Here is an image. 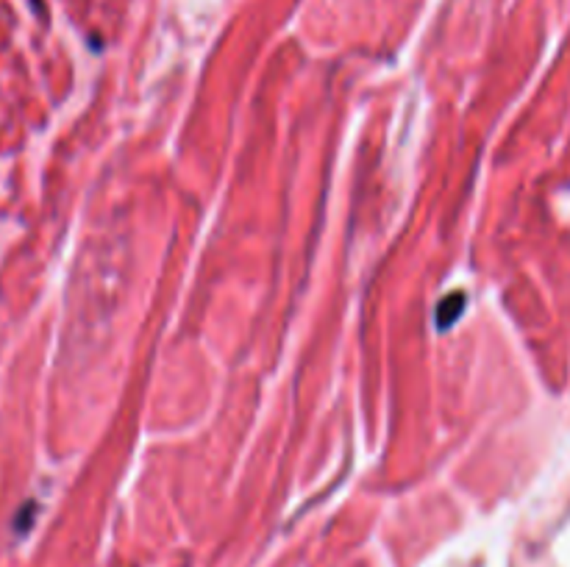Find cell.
<instances>
[{
	"label": "cell",
	"mask_w": 570,
	"mask_h": 567,
	"mask_svg": "<svg viewBox=\"0 0 570 567\" xmlns=\"http://www.w3.org/2000/svg\"><path fill=\"white\" fill-rule=\"evenodd\" d=\"M462 303H465V295L462 292H454V295H448L443 303H440V309H437V325L440 328H448L456 317H459V312H462Z\"/></svg>",
	"instance_id": "6da1fadb"
}]
</instances>
